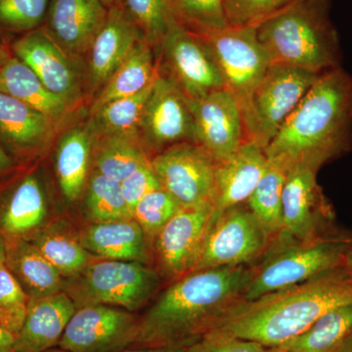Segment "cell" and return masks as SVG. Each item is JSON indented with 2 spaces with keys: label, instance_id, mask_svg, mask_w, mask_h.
I'll return each instance as SVG.
<instances>
[{
  "label": "cell",
  "instance_id": "cell-52",
  "mask_svg": "<svg viewBox=\"0 0 352 352\" xmlns=\"http://www.w3.org/2000/svg\"><path fill=\"white\" fill-rule=\"evenodd\" d=\"M1 245H2V239H1V238H0V248H1Z\"/></svg>",
  "mask_w": 352,
  "mask_h": 352
},
{
  "label": "cell",
  "instance_id": "cell-40",
  "mask_svg": "<svg viewBox=\"0 0 352 352\" xmlns=\"http://www.w3.org/2000/svg\"><path fill=\"white\" fill-rule=\"evenodd\" d=\"M50 4V0H0V25L21 31L36 29L47 15Z\"/></svg>",
  "mask_w": 352,
  "mask_h": 352
},
{
  "label": "cell",
  "instance_id": "cell-2",
  "mask_svg": "<svg viewBox=\"0 0 352 352\" xmlns=\"http://www.w3.org/2000/svg\"><path fill=\"white\" fill-rule=\"evenodd\" d=\"M352 150V76L340 68L324 72L265 149L288 168L322 166Z\"/></svg>",
  "mask_w": 352,
  "mask_h": 352
},
{
  "label": "cell",
  "instance_id": "cell-39",
  "mask_svg": "<svg viewBox=\"0 0 352 352\" xmlns=\"http://www.w3.org/2000/svg\"><path fill=\"white\" fill-rule=\"evenodd\" d=\"M296 0H223L228 27H258Z\"/></svg>",
  "mask_w": 352,
  "mask_h": 352
},
{
  "label": "cell",
  "instance_id": "cell-27",
  "mask_svg": "<svg viewBox=\"0 0 352 352\" xmlns=\"http://www.w3.org/2000/svg\"><path fill=\"white\" fill-rule=\"evenodd\" d=\"M0 90L59 124L72 108L53 94L38 76L17 57L11 56L0 69Z\"/></svg>",
  "mask_w": 352,
  "mask_h": 352
},
{
  "label": "cell",
  "instance_id": "cell-49",
  "mask_svg": "<svg viewBox=\"0 0 352 352\" xmlns=\"http://www.w3.org/2000/svg\"><path fill=\"white\" fill-rule=\"evenodd\" d=\"M108 8H110L111 6H115L116 0H102Z\"/></svg>",
  "mask_w": 352,
  "mask_h": 352
},
{
  "label": "cell",
  "instance_id": "cell-34",
  "mask_svg": "<svg viewBox=\"0 0 352 352\" xmlns=\"http://www.w3.org/2000/svg\"><path fill=\"white\" fill-rule=\"evenodd\" d=\"M153 85L140 94L116 99L91 113L90 124L95 133L139 138V126Z\"/></svg>",
  "mask_w": 352,
  "mask_h": 352
},
{
  "label": "cell",
  "instance_id": "cell-8",
  "mask_svg": "<svg viewBox=\"0 0 352 352\" xmlns=\"http://www.w3.org/2000/svg\"><path fill=\"white\" fill-rule=\"evenodd\" d=\"M160 75L189 99L203 98L226 88L214 56L201 36L173 18L156 50Z\"/></svg>",
  "mask_w": 352,
  "mask_h": 352
},
{
  "label": "cell",
  "instance_id": "cell-42",
  "mask_svg": "<svg viewBox=\"0 0 352 352\" xmlns=\"http://www.w3.org/2000/svg\"><path fill=\"white\" fill-rule=\"evenodd\" d=\"M120 188L132 215L134 208L141 199L144 198L150 192L162 188V185L150 163L138 168L124 182H120Z\"/></svg>",
  "mask_w": 352,
  "mask_h": 352
},
{
  "label": "cell",
  "instance_id": "cell-11",
  "mask_svg": "<svg viewBox=\"0 0 352 352\" xmlns=\"http://www.w3.org/2000/svg\"><path fill=\"white\" fill-rule=\"evenodd\" d=\"M319 170L291 166L282 195V234L300 242L339 234L333 227V210L317 182Z\"/></svg>",
  "mask_w": 352,
  "mask_h": 352
},
{
  "label": "cell",
  "instance_id": "cell-50",
  "mask_svg": "<svg viewBox=\"0 0 352 352\" xmlns=\"http://www.w3.org/2000/svg\"><path fill=\"white\" fill-rule=\"evenodd\" d=\"M344 237H346L347 242L352 243V233L351 234H344Z\"/></svg>",
  "mask_w": 352,
  "mask_h": 352
},
{
  "label": "cell",
  "instance_id": "cell-3",
  "mask_svg": "<svg viewBox=\"0 0 352 352\" xmlns=\"http://www.w3.org/2000/svg\"><path fill=\"white\" fill-rule=\"evenodd\" d=\"M352 305V275L344 264L307 281L242 302L210 333L277 349L333 308Z\"/></svg>",
  "mask_w": 352,
  "mask_h": 352
},
{
  "label": "cell",
  "instance_id": "cell-28",
  "mask_svg": "<svg viewBox=\"0 0 352 352\" xmlns=\"http://www.w3.org/2000/svg\"><path fill=\"white\" fill-rule=\"evenodd\" d=\"M157 76L156 50L147 39H142L101 88L92 104L91 113L116 99L140 94L154 83Z\"/></svg>",
  "mask_w": 352,
  "mask_h": 352
},
{
  "label": "cell",
  "instance_id": "cell-1",
  "mask_svg": "<svg viewBox=\"0 0 352 352\" xmlns=\"http://www.w3.org/2000/svg\"><path fill=\"white\" fill-rule=\"evenodd\" d=\"M254 266L207 268L176 279L139 317L133 347L182 349L217 327L244 294Z\"/></svg>",
  "mask_w": 352,
  "mask_h": 352
},
{
  "label": "cell",
  "instance_id": "cell-9",
  "mask_svg": "<svg viewBox=\"0 0 352 352\" xmlns=\"http://www.w3.org/2000/svg\"><path fill=\"white\" fill-rule=\"evenodd\" d=\"M273 240L247 204L236 206L222 214L212 215L193 271L249 266L263 258Z\"/></svg>",
  "mask_w": 352,
  "mask_h": 352
},
{
  "label": "cell",
  "instance_id": "cell-43",
  "mask_svg": "<svg viewBox=\"0 0 352 352\" xmlns=\"http://www.w3.org/2000/svg\"><path fill=\"white\" fill-rule=\"evenodd\" d=\"M15 336L0 325V352H13Z\"/></svg>",
  "mask_w": 352,
  "mask_h": 352
},
{
  "label": "cell",
  "instance_id": "cell-31",
  "mask_svg": "<svg viewBox=\"0 0 352 352\" xmlns=\"http://www.w3.org/2000/svg\"><path fill=\"white\" fill-rule=\"evenodd\" d=\"M352 331V305L333 308L307 331L277 349L283 352H336Z\"/></svg>",
  "mask_w": 352,
  "mask_h": 352
},
{
  "label": "cell",
  "instance_id": "cell-7",
  "mask_svg": "<svg viewBox=\"0 0 352 352\" xmlns=\"http://www.w3.org/2000/svg\"><path fill=\"white\" fill-rule=\"evenodd\" d=\"M320 75L271 64L241 110L245 142L265 150Z\"/></svg>",
  "mask_w": 352,
  "mask_h": 352
},
{
  "label": "cell",
  "instance_id": "cell-16",
  "mask_svg": "<svg viewBox=\"0 0 352 352\" xmlns=\"http://www.w3.org/2000/svg\"><path fill=\"white\" fill-rule=\"evenodd\" d=\"M214 207L182 208L153 242L159 270L179 279L195 268L212 220Z\"/></svg>",
  "mask_w": 352,
  "mask_h": 352
},
{
  "label": "cell",
  "instance_id": "cell-32",
  "mask_svg": "<svg viewBox=\"0 0 352 352\" xmlns=\"http://www.w3.org/2000/svg\"><path fill=\"white\" fill-rule=\"evenodd\" d=\"M267 159L265 170L245 204L263 228L276 238L282 232V195L289 168L279 160Z\"/></svg>",
  "mask_w": 352,
  "mask_h": 352
},
{
  "label": "cell",
  "instance_id": "cell-45",
  "mask_svg": "<svg viewBox=\"0 0 352 352\" xmlns=\"http://www.w3.org/2000/svg\"><path fill=\"white\" fill-rule=\"evenodd\" d=\"M117 352H178L177 349H164V347H133L131 349H122Z\"/></svg>",
  "mask_w": 352,
  "mask_h": 352
},
{
  "label": "cell",
  "instance_id": "cell-48",
  "mask_svg": "<svg viewBox=\"0 0 352 352\" xmlns=\"http://www.w3.org/2000/svg\"><path fill=\"white\" fill-rule=\"evenodd\" d=\"M10 57L11 55L9 54V52L6 50V48L0 44V69H1L2 67L6 64V62L8 61L9 58Z\"/></svg>",
  "mask_w": 352,
  "mask_h": 352
},
{
  "label": "cell",
  "instance_id": "cell-14",
  "mask_svg": "<svg viewBox=\"0 0 352 352\" xmlns=\"http://www.w3.org/2000/svg\"><path fill=\"white\" fill-rule=\"evenodd\" d=\"M139 317L110 305L76 308L58 346L69 352H117L133 344Z\"/></svg>",
  "mask_w": 352,
  "mask_h": 352
},
{
  "label": "cell",
  "instance_id": "cell-29",
  "mask_svg": "<svg viewBox=\"0 0 352 352\" xmlns=\"http://www.w3.org/2000/svg\"><path fill=\"white\" fill-rule=\"evenodd\" d=\"M150 163L151 157L138 136L95 133L91 168L101 175L120 183Z\"/></svg>",
  "mask_w": 352,
  "mask_h": 352
},
{
  "label": "cell",
  "instance_id": "cell-20",
  "mask_svg": "<svg viewBox=\"0 0 352 352\" xmlns=\"http://www.w3.org/2000/svg\"><path fill=\"white\" fill-rule=\"evenodd\" d=\"M48 201L38 173L21 178L0 200V238L30 240L45 226Z\"/></svg>",
  "mask_w": 352,
  "mask_h": 352
},
{
  "label": "cell",
  "instance_id": "cell-24",
  "mask_svg": "<svg viewBox=\"0 0 352 352\" xmlns=\"http://www.w3.org/2000/svg\"><path fill=\"white\" fill-rule=\"evenodd\" d=\"M78 238L87 252L100 259L145 264L150 259L149 241L134 219L88 223Z\"/></svg>",
  "mask_w": 352,
  "mask_h": 352
},
{
  "label": "cell",
  "instance_id": "cell-15",
  "mask_svg": "<svg viewBox=\"0 0 352 352\" xmlns=\"http://www.w3.org/2000/svg\"><path fill=\"white\" fill-rule=\"evenodd\" d=\"M189 105L194 143L215 163L226 161L245 143L240 104L228 89L217 90L197 100L189 99Z\"/></svg>",
  "mask_w": 352,
  "mask_h": 352
},
{
  "label": "cell",
  "instance_id": "cell-35",
  "mask_svg": "<svg viewBox=\"0 0 352 352\" xmlns=\"http://www.w3.org/2000/svg\"><path fill=\"white\" fill-rule=\"evenodd\" d=\"M171 10L179 24L198 36L227 27L223 0H173Z\"/></svg>",
  "mask_w": 352,
  "mask_h": 352
},
{
  "label": "cell",
  "instance_id": "cell-21",
  "mask_svg": "<svg viewBox=\"0 0 352 352\" xmlns=\"http://www.w3.org/2000/svg\"><path fill=\"white\" fill-rule=\"evenodd\" d=\"M76 310L75 302L64 291L30 298L13 352H44L57 346Z\"/></svg>",
  "mask_w": 352,
  "mask_h": 352
},
{
  "label": "cell",
  "instance_id": "cell-46",
  "mask_svg": "<svg viewBox=\"0 0 352 352\" xmlns=\"http://www.w3.org/2000/svg\"><path fill=\"white\" fill-rule=\"evenodd\" d=\"M344 264L352 275V243H349L344 252Z\"/></svg>",
  "mask_w": 352,
  "mask_h": 352
},
{
  "label": "cell",
  "instance_id": "cell-18",
  "mask_svg": "<svg viewBox=\"0 0 352 352\" xmlns=\"http://www.w3.org/2000/svg\"><path fill=\"white\" fill-rule=\"evenodd\" d=\"M102 0H50L48 32L74 60L89 53L107 19Z\"/></svg>",
  "mask_w": 352,
  "mask_h": 352
},
{
  "label": "cell",
  "instance_id": "cell-13",
  "mask_svg": "<svg viewBox=\"0 0 352 352\" xmlns=\"http://www.w3.org/2000/svg\"><path fill=\"white\" fill-rule=\"evenodd\" d=\"M139 138L150 157L179 143H194L188 97L160 73L146 102Z\"/></svg>",
  "mask_w": 352,
  "mask_h": 352
},
{
  "label": "cell",
  "instance_id": "cell-5",
  "mask_svg": "<svg viewBox=\"0 0 352 352\" xmlns=\"http://www.w3.org/2000/svg\"><path fill=\"white\" fill-rule=\"evenodd\" d=\"M349 244L340 233L311 242H300L280 233L261 263L254 266L245 302L296 286L337 267L344 263Z\"/></svg>",
  "mask_w": 352,
  "mask_h": 352
},
{
  "label": "cell",
  "instance_id": "cell-47",
  "mask_svg": "<svg viewBox=\"0 0 352 352\" xmlns=\"http://www.w3.org/2000/svg\"><path fill=\"white\" fill-rule=\"evenodd\" d=\"M336 352H352V331Z\"/></svg>",
  "mask_w": 352,
  "mask_h": 352
},
{
  "label": "cell",
  "instance_id": "cell-36",
  "mask_svg": "<svg viewBox=\"0 0 352 352\" xmlns=\"http://www.w3.org/2000/svg\"><path fill=\"white\" fill-rule=\"evenodd\" d=\"M30 296L4 263L3 242L0 248V325L16 336L24 323Z\"/></svg>",
  "mask_w": 352,
  "mask_h": 352
},
{
  "label": "cell",
  "instance_id": "cell-37",
  "mask_svg": "<svg viewBox=\"0 0 352 352\" xmlns=\"http://www.w3.org/2000/svg\"><path fill=\"white\" fill-rule=\"evenodd\" d=\"M182 208L173 196L162 187L150 192L134 208L132 219L144 231L150 242H154L157 234Z\"/></svg>",
  "mask_w": 352,
  "mask_h": 352
},
{
  "label": "cell",
  "instance_id": "cell-33",
  "mask_svg": "<svg viewBox=\"0 0 352 352\" xmlns=\"http://www.w3.org/2000/svg\"><path fill=\"white\" fill-rule=\"evenodd\" d=\"M82 214L89 223L132 219L120 183L91 168L82 194Z\"/></svg>",
  "mask_w": 352,
  "mask_h": 352
},
{
  "label": "cell",
  "instance_id": "cell-4",
  "mask_svg": "<svg viewBox=\"0 0 352 352\" xmlns=\"http://www.w3.org/2000/svg\"><path fill=\"white\" fill-rule=\"evenodd\" d=\"M333 0H296L256 27L270 64L322 74L342 67Z\"/></svg>",
  "mask_w": 352,
  "mask_h": 352
},
{
  "label": "cell",
  "instance_id": "cell-38",
  "mask_svg": "<svg viewBox=\"0 0 352 352\" xmlns=\"http://www.w3.org/2000/svg\"><path fill=\"white\" fill-rule=\"evenodd\" d=\"M124 2L126 12L156 50L173 18L170 0H124Z\"/></svg>",
  "mask_w": 352,
  "mask_h": 352
},
{
  "label": "cell",
  "instance_id": "cell-30",
  "mask_svg": "<svg viewBox=\"0 0 352 352\" xmlns=\"http://www.w3.org/2000/svg\"><path fill=\"white\" fill-rule=\"evenodd\" d=\"M64 279L75 277L89 264L92 256L80 243L78 234L64 223L50 224L30 239Z\"/></svg>",
  "mask_w": 352,
  "mask_h": 352
},
{
  "label": "cell",
  "instance_id": "cell-23",
  "mask_svg": "<svg viewBox=\"0 0 352 352\" xmlns=\"http://www.w3.org/2000/svg\"><path fill=\"white\" fill-rule=\"evenodd\" d=\"M56 124L0 90V143L14 154L30 156L46 147Z\"/></svg>",
  "mask_w": 352,
  "mask_h": 352
},
{
  "label": "cell",
  "instance_id": "cell-26",
  "mask_svg": "<svg viewBox=\"0 0 352 352\" xmlns=\"http://www.w3.org/2000/svg\"><path fill=\"white\" fill-rule=\"evenodd\" d=\"M95 132L90 122L68 129L58 142L55 170L60 190L69 203L80 200L91 170Z\"/></svg>",
  "mask_w": 352,
  "mask_h": 352
},
{
  "label": "cell",
  "instance_id": "cell-53",
  "mask_svg": "<svg viewBox=\"0 0 352 352\" xmlns=\"http://www.w3.org/2000/svg\"><path fill=\"white\" fill-rule=\"evenodd\" d=\"M277 351H278V352H283V351H279V349H277Z\"/></svg>",
  "mask_w": 352,
  "mask_h": 352
},
{
  "label": "cell",
  "instance_id": "cell-10",
  "mask_svg": "<svg viewBox=\"0 0 352 352\" xmlns=\"http://www.w3.org/2000/svg\"><path fill=\"white\" fill-rule=\"evenodd\" d=\"M199 36L207 44L226 89L237 98L242 110L271 65L256 36V27L227 25Z\"/></svg>",
  "mask_w": 352,
  "mask_h": 352
},
{
  "label": "cell",
  "instance_id": "cell-22",
  "mask_svg": "<svg viewBox=\"0 0 352 352\" xmlns=\"http://www.w3.org/2000/svg\"><path fill=\"white\" fill-rule=\"evenodd\" d=\"M267 161L263 148L245 142L232 157L217 164L212 215L247 203L265 170Z\"/></svg>",
  "mask_w": 352,
  "mask_h": 352
},
{
  "label": "cell",
  "instance_id": "cell-25",
  "mask_svg": "<svg viewBox=\"0 0 352 352\" xmlns=\"http://www.w3.org/2000/svg\"><path fill=\"white\" fill-rule=\"evenodd\" d=\"M4 263L30 298H44L64 291V277L32 241L2 239Z\"/></svg>",
  "mask_w": 352,
  "mask_h": 352
},
{
  "label": "cell",
  "instance_id": "cell-12",
  "mask_svg": "<svg viewBox=\"0 0 352 352\" xmlns=\"http://www.w3.org/2000/svg\"><path fill=\"white\" fill-rule=\"evenodd\" d=\"M162 187L182 208L214 207L217 164L195 143L171 146L151 157Z\"/></svg>",
  "mask_w": 352,
  "mask_h": 352
},
{
  "label": "cell",
  "instance_id": "cell-41",
  "mask_svg": "<svg viewBox=\"0 0 352 352\" xmlns=\"http://www.w3.org/2000/svg\"><path fill=\"white\" fill-rule=\"evenodd\" d=\"M178 352H278L254 342L232 336L208 333L188 346L177 349Z\"/></svg>",
  "mask_w": 352,
  "mask_h": 352
},
{
  "label": "cell",
  "instance_id": "cell-19",
  "mask_svg": "<svg viewBox=\"0 0 352 352\" xmlns=\"http://www.w3.org/2000/svg\"><path fill=\"white\" fill-rule=\"evenodd\" d=\"M145 36L126 9L111 6L107 19L88 53V80L92 90H101Z\"/></svg>",
  "mask_w": 352,
  "mask_h": 352
},
{
  "label": "cell",
  "instance_id": "cell-51",
  "mask_svg": "<svg viewBox=\"0 0 352 352\" xmlns=\"http://www.w3.org/2000/svg\"><path fill=\"white\" fill-rule=\"evenodd\" d=\"M44 352H69V351H64V349H60V347H59V349H50V351H44Z\"/></svg>",
  "mask_w": 352,
  "mask_h": 352
},
{
  "label": "cell",
  "instance_id": "cell-6",
  "mask_svg": "<svg viewBox=\"0 0 352 352\" xmlns=\"http://www.w3.org/2000/svg\"><path fill=\"white\" fill-rule=\"evenodd\" d=\"M160 274L138 261L92 259L75 277L65 280V293L76 308L103 305L134 312L156 295Z\"/></svg>",
  "mask_w": 352,
  "mask_h": 352
},
{
  "label": "cell",
  "instance_id": "cell-17",
  "mask_svg": "<svg viewBox=\"0 0 352 352\" xmlns=\"http://www.w3.org/2000/svg\"><path fill=\"white\" fill-rule=\"evenodd\" d=\"M15 57L27 65L53 94L75 108L82 98V80L76 60L48 31L30 32L13 43Z\"/></svg>",
  "mask_w": 352,
  "mask_h": 352
},
{
  "label": "cell",
  "instance_id": "cell-54",
  "mask_svg": "<svg viewBox=\"0 0 352 352\" xmlns=\"http://www.w3.org/2000/svg\"><path fill=\"white\" fill-rule=\"evenodd\" d=\"M171 2H173V0H170Z\"/></svg>",
  "mask_w": 352,
  "mask_h": 352
},
{
  "label": "cell",
  "instance_id": "cell-44",
  "mask_svg": "<svg viewBox=\"0 0 352 352\" xmlns=\"http://www.w3.org/2000/svg\"><path fill=\"white\" fill-rule=\"evenodd\" d=\"M14 161L12 157L9 156L8 153L4 149L3 146L0 143V175L12 170Z\"/></svg>",
  "mask_w": 352,
  "mask_h": 352
}]
</instances>
